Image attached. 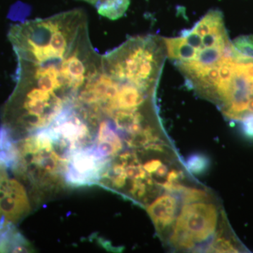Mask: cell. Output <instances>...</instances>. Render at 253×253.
Listing matches in <instances>:
<instances>
[{
    "instance_id": "1",
    "label": "cell",
    "mask_w": 253,
    "mask_h": 253,
    "mask_svg": "<svg viewBox=\"0 0 253 253\" xmlns=\"http://www.w3.org/2000/svg\"><path fill=\"white\" fill-rule=\"evenodd\" d=\"M163 241L174 251L184 252H247L219 201L192 180L181 190L174 222Z\"/></svg>"
},
{
    "instance_id": "2",
    "label": "cell",
    "mask_w": 253,
    "mask_h": 253,
    "mask_svg": "<svg viewBox=\"0 0 253 253\" xmlns=\"http://www.w3.org/2000/svg\"><path fill=\"white\" fill-rule=\"evenodd\" d=\"M194 89L253 136V58L234 44L212 51L198 68Z\"/></svg>"
},
{
    "instance_id": "3",
    "label": "cell",
    "mask_w": 253,
    "mask_h": 253,
    "mask_svg": "<svg viewBox=\"0 0 253 253\" xmlns=\"http://www.w3.org/2000/svg\"><path fill=\"white\" fill-rule=\"evenodd\" d=\"M42 201L27 176L0 153V223L16 225Z\"/></svg>"
},
{
    "instance_id": "4",
    "label": "cell",
    "mask_w": 253,
    "mask_h": 253,
    "mask_svg": "<svg viewBox=\"0 0 253 253\" xmlns=\"http://www.w3.org/2000/svg\"><path fill=\"white\" fill-rule=\"evenodd\" d=\"M16 224L0 223V253H31V244L18 231Z\"/></svg>"
},
{
    "instance_id": "5",
    "label": "cell",
    "mask_w": 253,
    "mask_h": 253,
    "mask_svg": "<svg viewBox=\"0 0 253 253\" xmlns=\"http://www.w3.org/2000/svg\"><path fill=\"white\" fill-rule=\"evenodd\" d=\"M96 8L101 16L116 20L122 17L129 7L130 0H81Z\"/></svg>"
},
{
    "instance_id": "6",
    "label": "cell",
    "mask_w": 253,
    "mask_h": 253,
    "mask_svg": "<svg viewBox=\"0 0 253 253\" xmlns=\"http://www.w3.org/2000/svg\"><path fill=\"white\" fill-rule=\"evenodd\" d=\"M233 44L241 54L253 58V36L239 37L234 41Z\"/></svg>"
}]
</instances>
